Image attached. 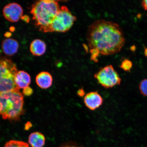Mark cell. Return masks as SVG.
Wrapping results in <instances>:
<instances>
[{"label": "cell", "instance_id": "obj_1", "mask_svg": "<svg viewBox=\"0 0 147 147\" xmlns=\"http://www.w3.org/2000/svg\"><path fill=\"white\" fill-rule=\"evenodd\" d=\"M87 40L91 60L96 62L100 55L119 53L125 42L124 33L119 25L104 20H97L90 26Z\"/></svg>", "mask_w": 147, "mask_h": 147}, {"label": "cell", "instance_id": "obj_2", "mask_svg": "<svg viewBox=\"0 0 147 147\" xmlns=\"http://www.w3.org/2000/svg\"><path fill=\"white\" fill-rule=\"evenodd\" d=\"M60 8L57 1L41 0L33 4L30 13L40 31L44 32L51 25Z\"/></svg>", "mask_w": 147, "mask_h": 147}, {"label": "cell", "instance_id": "obj_3", "mask_svg": "<svg viewBox=\"0 0 147 147\" xmlns=\"http://www.w3.org/2000/svg\"><path fill=\"white\" fill-rule=\"evenodd\" d=\"M24 97L20 89L0 94V115L4 119L19 120L24 112Z\"/></svg>", "mask_w": 147, "mask_h": 147}, {"label": "cell", "instance_id": "obj_4", "mask_svg": "<svg viewBox=\"0 0 147 147\" xmlns=\"http://www.w3.org/2000/svg\"><path fill=\"white\" fill-rule=\"evenodd\" d=\"M18 71L16 64L10 58L0 55V94L20 89L14 82Z\"/></svg>", "mask_w": 147, "mask_h": 147}, {"label": "cell", "instance_id": "obj_5", "mask_svg": "<svg viewBox=\"0 0 147 147\" xmlns=\"http://www.w3.org/2000/svg\"><path fill=\"white\" fill-rule=\"evenodd\" d=\"M76 20V16L73 15L67 7L63 5L61 7L52 23L44 32H67L72 27Z\"/></svg>", "mask_w": 147, "mask_h": 147}, {"label": "cell", "instance_id": "obj_6", "mask_svg": "<svg viewBox=\"0 0 147 147\" xmlns=\"http://www.w3.org/2000/svg\"><path fill=\"white\" fill-rule=\"evenodd\" d=\"M97 82L106 89L111 88L120 84L121 79L112 65L101 68L94 75Z\"/></svg>", "mask_w": 147, "mask_h": 147}, {"label": "cell", "instance_id": "obj_7", "mask_svg": "<svg viewBox=\"0 0 147 147\" xmlns=\"http://www.w3.org/2000/svg\"><path fill=\"white\" fill-rule=\"evenodd\" d=\"M22 8L17 3H9L4 7L3 14L5 18L11 22H16L21 19L23 16Z\"/></svg>", "mask_w": 147, "mask_h": 147}, {"label": "cell", "instance_id": "obj_8", "mask_svg": "<svg viewBox=\"0 0 147 147\" xmlns=\"http://www.w3.org/2000/svg\"><path fill=\"white\" fill-rule=\"evenodd\" d=\"M84 101L86 107L91 110H94L102 105L103 99L98 92L92 91L86 94Z\"/></svg>", "mask_w": 147, "mask_h": 147}, {"label": "cell", "instance_id": "obj_9", "mask_svg": "<svg viewBox=\"0 0 147 147\" xmlns=\"http://www.w3.org/2000/svg\"><path fill=\"white\" fill-rule=\"evenodd\" d=\"M19 45L16 40L7 38L2 43L1 47L3 52L7 56H12L17 53Z\"/></svg>", "mask_w": 147, "mask_h": 147}, {"label": "cell", "instance_id": "obj_10", "mask_svg": "<svg viewBox=\"0 0 147 147\" xmlns=\"http://www.w3.org/2000/svg\"><path fill=\"white\" fill-rule=\"evenodd\" d=\"M36 81L38 87L43 89L50 87L53 84L52 76L47 71H42L36 75Z\"/></svg>", "mask_w": 147, "mask_h": 147}, {"label": "cell", "instance_id": "obj_11", "mask_svg": "<svg viewBox=\"0 0 147 147\" xmlns=\"http://www.w3.org/2000/svg\"><path fill=\"white\" fill-rule=\"evenodd\" d=\"M15 83L19 89H24L29 87L31 83L30 75L23 71H18L15 77Z\"/></svg>", "mask_w": 147, "mask_h": 147}, {"label": "cell", "instance_id": "obj_12", "mask_svg": "<svg viewBox=\"0 0 147 147\" xmlns=\"http://www.w3.org/2000/svg\"><path fill=\"white\" fill-rule=\"evenodd\" d=\"M46 49L47 46L45 42L40 39L34 40L30 44V52L35 56H42L45 53Z\"/></svg>", "mask_w": 147, "mask_h": 147}, {"label": "cell", "instance_id": "obj_13", "mask_svg": "<svg viewBox=\"0 0 147 147\" xmlns=\"http://www.w3.org/2000/svg\"><path fill=\"white\" fill-rule=\"evenodd\" d=\"M45 136L38 132H34L29 136L28 142L32 147H42L45 144Z\"/></svg>", "mask_w": 147, "mask_h": 147}, {"label": "cell", "instance_id": "obj_14", "mask_svg": "<svg viewBox=\"0 0 147 147\" xmlns=\"http://www.w3.org/2000/svg\"><path fill=\"white\" fill-rule=\"evenodd\" d=\"M4 147H29L28 144L23 141L11 140L6 143Z\"/></svg>", "mask_w": 147, "mask_h": 147}, {"label": "cell", "instance_id": "obj_15", "mask_svg": "<svg viewBox=\"0 0 147 147\" xmlns=\"http://www.w3.org/2000/svg\"><path fill=\"white\" fill-rule=\"evenodd\" d=\"M133 65V63L131 61L125 59L123 60L120 65V67L125 71L130 72Z\"/></svg>", "mask_w": 147, "mask_h": 147}, {"label": "cell", "instance_id": "obj_16", "mask_svg": "<svg viewBox=\"0 0 147 147\" xmlns=\"http://www.w3.org/2000/svg\"><path fill=\"white\" fill-rule=\"evenodd\" d=\"M139 88L141 94L147 96V79H144L140 82Z\"/></svg>", "mask_w": 147, "mask_h": 147}, {"label": "cell", "instance_id": "obj_17", "mask_svg": "<svg viewBox=\"0 0 147 147\" xmlns=\"http://www.w3.org/2000/svg\"><path fill=\"white\" fill-rule=\"evenodd\" d=\"M33 90L32 88L29 87L24 89L23 93L24 95L26 96H29L32 94Z\"/></svg>", "mask_w": 147, "mask_h": 147}, {"label": "cell", "instance_id": "obj_18", "mask_svg": "<svg viewBox=\"0 0 147 147\" xmlns=\"http://www.w3.org/2000/svg\"><path fill=\"white\" fill-rule=\"evenodd\" d=\"M77 95L80 97L85 96L86 95L85 91H84V89L82 88H80V89H79L78 91H77Z\"/></svg>", "mask_w": 147, "mask_h": 147}, {"label": "cell", "instance_id": "obj_19", "mask_svg": "<svg viewBox=\"0 0 147 147\" xmlns=\"http://www.w3.org/2000/svg\"><path fill=\"white\" fill-rule=\"evenodd\" d=\"M141 5L144 10H147V0L142 1L141 3Z\"/></svg>", "mask_w": 147, "mask_h": 147}, {"label": "cell", "instance_id": "obj_20", "mask_svg": "<svg viewBox=\"0 0 147 147\" xmlns=\"http://www.w3.org/2000/svg\"><path fill=\"white\" fill-rule=\"evenodd\" d=\"M24 21L28 23L30 20L28 16H22V17L21 18Z\"/></svg>", "mask_w": 147, "mask_h": 147}, {"label": "cell", "instance_id": "obj_21", "mask_svg": "<svg viewBox=\"0 0 147 147\" xmlns=\"http://www.w3.org/2000/svg\"><path fill=\"white\" fill-rule=\"evenodd\" d=\"M11 33L10 32H7L5 33L4 36L5 37L7 38H9L11 36Z\"/></svg>", "mask_w": 147, "mask_h": 147}, {"label": "cell", "instance_id": "obj_22", "mask_svg": "<svg viewBox=\"0 0 147 147\" xmlns=\"http://www.w3.org/2000/svg\"><path fill=\"white\" fill-rule=\"evenodd\" d=\"M144 54L145 56L147 57V47H144Z\"/></svg>", "mask_w": 147, "mask_h": 147}, {"label": "cell", "instance_id": "obj_23", "mask_svg": "<svg viewBox=\"0 0 147 147\" xmlns=\"http://www.w3.org/2000/svg\"><path fill=\"white\" fill-rule=\"evenodd\" d=\"M10 30L11 32H13L15 30V28L14 27H11L10 28Z\"/></svg>", "mask_w": 147, "mask_h": 147}, {"label": "cell", "instance_id": "obj_24", "mask_svg": "<svg viewBox=\"0 0 147 147\" xmlns=\"http://www.w3.org/2000/svg\"><path fill=\"white\" fill-rule=\"evenodd\" d=\"M61 147H79L78 146H72V145H68V146H63Z\"/></svg>", "mask_w": 147, "mask_h": 147}, {"label": "cell", "instance_id": "obj_25", "mask_svg": "<svg viewBox=\"0 0 147 147\" xmlns=\"http://www.w3.org/2000/svg\"><path fill=\"white\" fill-rule=\"evenodd\" d=\"M135 46H133V47H132L131 48V50L132 51H134L136 50V49H134V48H135Z\"/></svg>", "mask_w": 147, "mask_h": 147}]
</instances>
